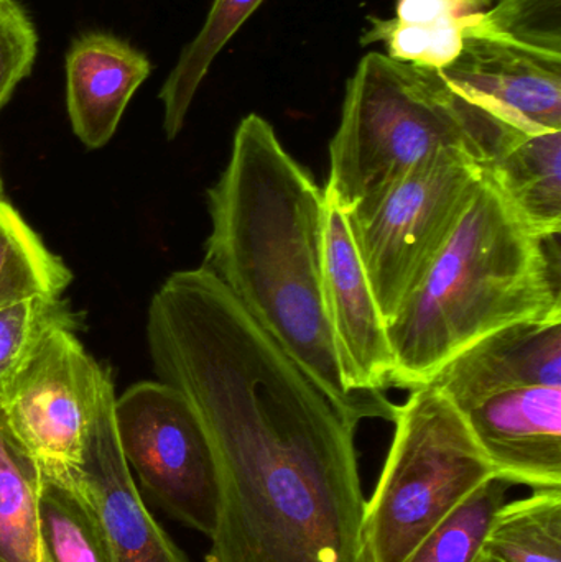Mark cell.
<instances>
[{
  "instance_id": "1",
  "label": "cell",
  "mask_w": 561,
  "mask_h": 562,
  "mask_svg": "<svg viewBox=\"0 0 561 562\" xmlns=\"http://www.w3.org/2000/svg\"><path fill=\"white\" fill-rule=\"evenodd\" d=\"M147 342L216 459L206 562H369L358 426L210 270L165 280Z\"/></svg>"
},
{
  "instance_id": "2",
  "label": "cell",
  "mask_w": 561,
  "mask_h": 562,
  "mask_svg": "<svg viewBox=\"0 0 561 562\" xmlns=\"http://www.w3.org/2000/svg\"><path fill=\"white\" fill-rule=\"evenodd\" d=\"M207 207L204 269L356 426L394 423L397 405L372 402L346 385L323 297L325 190L266 119L249 114L237 125Z\"/></svg>"
},
{
  "instance_id": "3",
  "label": "cell",
  "mask_w": 561,
  "mask_h": 562,
  "mask_svg": "<svg viewBox=\"0 0 561 562\" xmlns=\"http://www.w3.org/2000/svg\"><path fill=\"white\" fill-rule=\"evenodd\" d=\"M553 317H561L559 237L530 233L483 170L447 243L388 323L391 385H428L483 337Z\"/></svg>"
},
{
  "instance_id": "4",
  "label": "cell",
  "mask_w": 561,
  "mask_h": 562,
  "mask_svg": "<svg viewBox=\"0 0 561 562\" xmlns=\"http://www.w3.org/2000/svg\"><path fill=\"white\" fill-rule=\"evenodd\" d=\"M516 134L440 72L368 53L346 85L325 193L361 220L431 155L463 151L484 168Z\"/></svg>"
},
{
  "instance_id": "5",
  "label": "cell",
  "mask_w": 561,
  "mask_h": 562,
  "mask_svg": "<svg viewBox=\"0 0 561 562\" xmlns=\"http://www.w3.org/2000/svg\"><path fill=\"white\" fill-rule=\"evenodd\" d=\"M366 501L369 562H404L471 492L497 479L460 409L437 386L412 390Z\"/></svg>"
},
{
  "instance_id": "6",
  "label": "cell",
  "mask_w": 561,
  "mask_h": 562,
  "mask_svg": "<svg viewBox=\"0 0 561 562\" xmlns=\"http://www.w3.org/2000/svg\"><path fill=\"white\" fill-rule=\"evenodd\" d=\"M481 171L483 167L463 151H438L392 184L364 217L348 220L385 323L447 243Z\"/></svg>"
},
{
  "instance_id": "7",
  "label": "cell",
  "mask_w": 561,
  "mask_h": 562,
  "mask_svg": "<svg viewBox=\"0 0 561 562\" xmlns=\"http://www.w3.org/2000/svg\"><path fill=\"white\" fill-rule=\"evenodd\" d=\"M76 329L53 330L0 392V415L45 481L75 487L111 373L89 356Z\"/></svg>"
},
{
  "instance_id": "8",
  "label": "cell",
  "mask_w": 561,
  "mask_h": 562,
  "mask_svg": "<svg viewBox=\"0 0 561 562\" xmlns=\"http://www.w3.org/2000/svg\"><path fill=\"white\" fill-rule=\"evenodd\" d=\"M114 425L132 475L171 517L211 537L220 494L216 459L187 396L161 380L135 383L115 396Z\"/></svg>"
},
{
  "instance_id": "9",
  "label": "cell",
  "mask_w": 561,
  "mask_h": 562,
  "mask_svg": "<svg viewBox=\"0 0 561 562\" xmlns=\"http://www.w3.org/2000/svg\"><path fill=\"white\" fill-rule=\"evenodd\" d=\"M323 297L346 385L356 395L389 405L384 389L391 385L394 359L388 323L375 303L348 217L326 193Z\"/></svg>"
},
{
  "instance_id": "10",
  "label": "cell",
  "mask_w": 561,
  "mask_h": 562,
  "mask_svg": "<svg viewBox=\"0 0 561 562\" xmlns=\"http://www.w3.org/2000/svg\"><path fill=\"white\" fill-rule=\"evenodd\" d=\"M438 72L510 131H561L559 53L487 35L468 25L463 52Z\"/></svg>"
},
{
  "instance_id": "11",
  "label": "cell",
  "mask_w": 561,
  "mask_h": 562,
  "mask_svg": "<svg viewBox=\"0 0 561 562\" xmlns=\"http://www.w3.org/2000/svg\"><path fill=\"white\" fill-rule=\"evenodd\" d=\"M460 413L497 479L534 491L561 488V386L500 390Z\"/></svg>"
},
{
  "instance_id": "12",
  "label": "cell",
  "mask_w": 561,
  "mask_h": 562,
  "mask_svg": "<svg viewBox=\"0 0 561 562\" xmlns=\"http://www.w3.org/2000/svg\"><path fill=\"white\" fill-rule=\"evenodd\" d=\"M114 389L102 400L75 488L91 505L115 562H190L145 507L119 448Z\"/></svg>"
},
{
  "instance_id": "13",
  "label": "cell",
  "mask_w": 561,
  "mask_h": 562,
  "mask_svg": "<svg viewBox=\"0 0 561 562\" xmlns=\"http://www.w3.org/2000/svg\"><path fill=\"white\" fill-rule=\"evenodd\" d=\"M430 383L458 409L513 386H561V317L513 324L483 337Z\"/></svg>"
},
{
  "instance_id": "14",
  "label": "cell",
  "mask_w": 561,
  "mask_h": 562,
  "mask_svg": "<svg viewBox=\"0 0 561 562\" xmlns=\"http://www.w3.org/2000/svg\"><path fill=\"white\" fill-rule=\"evenodd\" d=\"M150 72V59L125 40L105 32L78 36L66 55V108L76 137L88 148L104 147Z\"/></svg>"
},
{
  "instance_id": "15",
  "label": "cell",
  "mask_w": 561,
  "mask_h": 562,
  "mask_svg": "<svg viewBox=\"0 0 561 562\" xmlns=\"http://www.w3.org/2000/svg\"><path fill=\"white\" fill-rule=\"evenodd\" d=\"M483 170L530 233L560 236L561 131L510 138Z\"/></svg>"
},
{
  "instance_id": "16",
  "label": "cell",
  "mask_w": 561,
  "mask_h": 562,
  "mask_svg": "<svg viewBox=\"0 0 561 562\" xmlns=\"http://www.w3.org/2000/svg\"><path fill=\"white\" fill-rule=\"evenodd\" d=\"M262 3L263 0H214L203 29L184 46L158 94L164 104V131L170 140L183 128L214 59Z\"/></svg>"
},
{
  "instance_id": "17",
  "label": "cell",
  "mask_w": 561,
  "mask_h": 562,
  "mask_svg": "<svg viewBox=\"0 0 561 562\" xmlns=\"http://www.w3.org/2000/svg\"><path fill=\"white\" fill-rule=\"evenodd\" d=\"M43 475L0 415V562H40Z\"/></svg>"
},
{
  "instance_id": "18",
  "label": "cell",
  "mask_w": 561,
  "mask_h": 562,
  "mask_svg": "<svg viewBox=\"0 0 561 562\" xmlns=\"http://www.w3.org/2000/svg\"><path fill=\"white\" fill-rule=\"evenodd\" d=\"M72 277L68 267L19 211L0 203V311L33 296L61 297Z\"/></svg>"
},
{
  "instance_id": "19",
  "label": "cell",
  "mask_w": 561,
  "mask_h": 562,
  "mask_svg": "<svg viewBox=\"0 0 561 562\" xmlns=\"http://www.w3.org/2000/svg\"><path fill=\"white\" fill-rule=\"evenodd\" d=\"M484 554L500 562H561V488H537L497 510Z\"/></svg>"
},
{
  "instance_id": "20",
  "label": "cell",
  "mask_w": 561,
  "mask_h": 562,
  "mask_svg": "<svg viewBox=\"0 0 561 562\" xmlns=\"http://www.w3.org/2000/svg\"><path fill=\"white\" fill-rule=\"evenodd\" d=\"M40 562H115L101 525L81 492L43 479Z\"/></svg>"
},
{
  "instance_id": "21",
  "label": "cell",
  "mask_w": 561,
  "mask_h": 562,
  "mask_svg": "<svg viewBox=\"0 0 561 562\" xmlns=\"http://www.w3.org/2000/svg\"><path fill=\"white\" fill-rule=\"evenodd\" d=\"M510 484L491 479L451 510L404 562H478Z\"/></svg>"
},
{
  "instance_id": "22",
  "label": "cell",
  "mask_w": 561,
  "mask_h": 562,
  "mask_svg": "<svg viewBox=\"0 0 561 562\" xmlns=\"http://www.w3.org/2000/svg\"><path fill=\"white\" fill-rule=\"evenodd\" d=\"M470 20L471 13L430 23H402L395 19L369 16L371 26L362 35L361 43L371 45L382 42L388 48L389 58L430 71H441L463 52Z\"/></svg>"
},
{
  "instance_id": "23",
  "label": "cell",
  "mask_w": 561,
  "mask_h": 562,
  "mask_svg": "<svg viewBox=\"0 0 561 562\" xmlns=\"http://www.w3.org/2000/svg\"><path fill=\"white\" fill-rule=\"evenodd\" d=\"M61 327H78V317L63 297H26L0 311V392L43 339Z\"/></svg>"
},
{
  "instance_id": "24",
  "label": "cell",
  "mask_w": 561,
  "mask_h": 562,
  "mask_svg": "<svg viewBox=\"0 0 561 562\" xmlns=\"http://www.w3.org/2000/svg\"><path fill=\"white\" fill-rule=\"evenodd\" d=\"M471 29L561 55V0H496Z\"/></svg>"
},
{
  "instance_id": "25",
  "label": "cell",
  "mask_w": 561,
  "mask_h": 562,
  "mask_svg": "<svg viewBox=\"0 0 561 562\" xmlns=\"http://www.w3.org/2000/svg\"><path fill=\"white\" fill-rule=\"evenodd\" d=\"M36 49L38 36L29 13L16 0H0V109L32 72Z\"/></svg>"
},
{
  "instance_id": "26",
  "label": "cell",
  "mask_w": 561,
  "mask_h": 562,
  "mask_svg": "<svg viewBox=\"0 0 561 562\" xmlns=\"http://www.w3.org/2000/svg\"><path fill=\"white\" fill-rule=\"evenodd\" d=\"M467 13L474 12L464 0H399L395 20L402 23H430Z\"/></svg>"
},
{
  "instance_id": "27",
  "label": "cell",
  "mask_w": 561,
  "mask_h": 562,
  "mask_svg": "<svg viewBox=\"0 0 561 562\" xmlns=\"http://www.w3.org/2000/svg\"><path fill=\"white\" fill-rule=\"evenodd\" d=\"M473 12H483V10L490 9L496 0H464Z\"/></svg>"
},
{
  "instance_id": "28",
  "label": "cell",
  "mask_w": 561,
  "mask_h": 562,
  "mask_svg": "<svg viewBox=\"0 0 561 562\" xmlns=\"http://www.w3.org/2000/svg\"><path fill=\"white\" fill-rule=\"evenodd\" d=\"M478 562H500V561L493 560V558H490V557H486V554H483V557H481V560Z\"/></svg>"
},
{
  "instance_id": "29",
  "label": "cell",
  "mask_w": 561,
  "mask_h": 562,
  "mask_svg": "<svg viewBox=\"0 0 561 562\" xmlns=\"http://www.w3.org/2000/svg\"><path fill=\"white\" fill-rule=\"evenodd\" d=\"M0 201H3V187H2V178H0Z\"/></svg>"
},
{
  "instance_id": "30",
  "label": "cell",
  "mask_w": 561,
  "mask_h": 562,
  "mask_svg": "<svg viewBox=\"0 0 561 562\" xmlns=\"http://www.w3.org/2000/svg\"><path fill=\"white\" fill-rule=\"evenodd\" d=\"M0 203H2V201H0Z\"/></svg>"
}]
</instances>
